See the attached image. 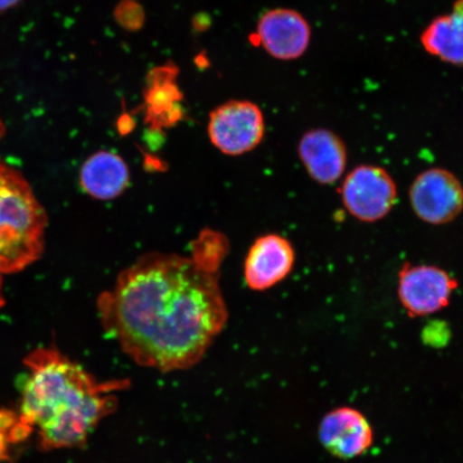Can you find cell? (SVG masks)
Instances as JSON below:
<instances>
[{
    "label": "cell",
    "instance_id": "obj_4",
    "mask_svg": "<svg viewBox=\"0 0 463 463\" xmlns=\"http://www.w3.org/2000/svg\"><path fill=\"white\" fill-rule=\"evenodd\" d=\"M339 193L345 211L364 223L389 216L398 200L397 184L391 174L373 165H357L347 173Z\"/></svg>",
    "mask_w": 463,
    "mask_h": 463
},
{
    "label": "cell",
    "instance_id": "obj_19",
    "mask_svg": "<svg viewBox=\"0 0 463 463\" xmlns=\"http://www.w3.org/2000/svg\"><path fill=\"white\" fill-rule=\"evenodd\" d=\"M453 11L454 13L463 15V0H456Z\"/></svg>",
    "mask_w": 463,
    "mask_h": 463
},
{
    "label": "cell",
    "instance_id": "obj_17",
    "mask_svg": "<svg viewBox=\"0 0 463 463\" xmlns=\"http://www.w3.org/2000/svg\"><path fill=\"white\" fill-rule=\"evenodd\" d=\"M14 426L13 416L8 411L0 410V462H8L11 459L10 448L14 444L11 432Z\"/></svg>",
    "mask_w": 463,
    "mask_h": 463
},
{
    "label": "cell",
    "instance_id": "obj_7",
    "mask_svg": "<svg viewBox=\"0 0 463 463\" xmlns=\"http://www.w3.org/2000/svg\"><path fill=\"white\" fill-rule=\"evenodd\" d=\"M409 200L415 216L430 225L453 222L463 211V186L454 173L431 167L414 178Z\"/></svg>",
    "mask_w": 463,
    "mask_h": 463
},
{
    "label": "cell",
    "instance_id": "obj_2",
    "mask_svg": "<svg viewBox=\"0 0 463 463\" xmlns=\"http://www.w3.org/2000/svg\"><path fill=\"white\" fill-rule=\"evenodd\" d=\"M19 418L36 432L40 449L85 447L90 433L118 407L115 392L129 382H99L54 346L39 347L24 360Z\"/></svg>",
    "mask_w": 463,
    "mask_h": 463
},
{
    "label": "cell",
    "instance_id": "obj_9",
    "mask_svg": "<svg viewBox=\"0 0 463 463\" xmlns=\"http://www.w3.org/2000/svg\"><path fill=\"white\" fill-rule=\"evenodd\" d=\"M317 437L327 453L343 460L366 454L374 442L373 428L366 416L360 410L346 405L323 416Z\"/></svg>",
    "mask_w": 463,
    "mask_h": 463
},
{
    "label": "cell",
    "instance_id": "obj_10",
    "mask_svg": "<svg viewBox=\"0 0 463 463\" xmlns=\"http://www.w3.org/2000/svg\"><path fill=\"white\" fill-rule=\"evenodd\" d=\"M294 247L286 237L266 234L249 249L245 260V280L253 291H266L291 274L295 264Z\"/></svg>",
    "mask_w": 463,
    "mask_h": 463
},
{
    "label": "cell",
    "instance_id": "obj_21",
    "mask_svg": "<svg viewBox=\"0 0 463 463\" xmlns=\"http://www.w3.org/2000/svg\"><path fill=\"white\" fill-rule=\"evenodd\" d=\"M4 126H3V123H2V120H0V137L3 136V133H4Z\"/></svg>",
    "mask_w": 463,
    "mask_h": 463
},
{
    "label": "cell",
    "instance_id": "obj_11",
    "mask_svg": "<svg viewBox=\"0 0 463 463\" xmlns=\"http://www.w3.org/2000/svg\"><path fill=\"white\" fill-rule=\"evenodd\" d=\"M298 153L312 181L331 186L343 178L349 154L345 142L333 130L316 128L305 132Z\"/></svg>",
    "mask_w": 463,
    "mask_h": 463
},
{
    "label": "cell",
    "instance_id": "obj_1",
    "mask_svg": "<svg viewBox=\"0 0 463 463\" xmlns=\"http://www.w3.org/2000/svg\"><path fill=\"white\" fill-rule=\"evenodd\" d=\"M98 310L104 331L131 360L165 373L198 364L229 318L218 273L160 252L121 271Z\"/></svg>",
    "mask_w": 463,
    "mask_h": 463
},
{
    "label": "cell",
    "instance_id": "obj_15",
    "mask_svg": "<svg viewBox=\"0 0 463 463\" xmlns=\"http://www.w3.org/2000/svg\"><path fill=\"white\" fill-rule=\"evenodd\" d=\"M229 251L228 240L222 233L211 230L203 231L193 242V258L207 270L218 273L220 265Z\"/></svg>",
    "mask_w": 463,
    "mask_h": 463
},
{
    "label": "cell",
    "instance_id": "obj_16",
    "mask_svg": "<svg viewBox=\"0 0 463 463\" xmlns=\"http://www.w3.org/2000/svg\"><path fill=\"white\" fill-rule=\"evenodd\" d=\"M118 25L129 32H137L144 26L145 11L137 0H120L114 10Z\"/></svg>",
    "mask_w": 463,
    "mask_h": 463
},
{
    "label": "cell",
    "instance_id": "obj_3",
    "mask_svg": "<svg viewBox=\"0 0 463 463\" xmlns=\"http://www.w3.org/2000/svg\"><path fill=\"white\" fill-rule=\"evenodd\" d=\"M46 216L19 172L0 164V274L15 273L40 257Z\"/></svg>",
    "mask_w": 463,
    "mask_h": 463
},
{
    "label": "cell",
    "instance_id": "obj_5",
    "mask_svg": "<svg viewBox=\"0 0 463 463\" xmlns=\"http://www.w3.org/2000/svg\"><path fill=\"white\" fill-rule=\"evenodd\" d=\"M458 280L436 265H402L398 273L399 303L410 317L438 314L449 307Z\"/></svg>",
    "mask_w": 463,
    "mask_h": 463
},
{
    "label": "cell",
    "instance_id": "obj_18",
    "mask_svg": "<svg viewBox=\"0 0 463 463\" xmlns=\"http://www.w3.org/2000/svg\"><path fill=\"white\" fill-rule=\"evenodd\" d=\"M20 2L21 0H0V13L15 7V5Z\"/></svg>",
    "mask_w": 463,
    "mask_h": 463
},
{
    "label": "cell",
    "instance_id": "obj_20",
    "mask_svg": "<svg viewBox=\"0 0 463 463\" xmlns=\"http://www.w3.org/2000/svg\"><path fill=\"white\" fill-rule=\"evenodd\" d=\"M4 305V298L2 294V274H0V306Z\"/></svg>",
    "mask_w": 463,
    "mask_h": 463
},
{
    "label": "cell",
    "instance_id": "obj_14",
    "mask_svg": "<svg viewBox=\"0 0 463 463\" xmlns=\"http://www.w3.org/2000/svg\"><path fill=\"white\" fill-rule=\"evenodd\" d=\"M420 44L428 54L451 66H463V15H439L420 34Z\"/></svg>",
    "mask_w": 463,
    "mask_h": 463
},
{
    "label": "cell",
    "instance_id": "obj_12",
    "mask_svg": "<svg viewBox=\"0 0 463 463\" xmlns=\"http://www.w3.org/2000/svg\"><path fill=\"white\" fill-rule=\"evenodd\" d=\"M178 67L173 62L149 71L144 91L146 121L155 129L169 128L182 119L183 92L176 80Z\"/></svg>",
    "mask_w": 463,
    "mask_h": 463
},
{
    "label": "cell",
    "instance_id": "obj_8",
    "mask_svg": "<svg viewBox=\"0 0 463 463\" xmlns=\"http://www.w3.org/2000/svg\"><path fill=\"white\" fill-rule=\"evenodd\" d=\"M257 43L278 61H295L309 49L312 32L309 22L298 11L276 8L266 11L260 17Z\"/></svg>",
    "mask_w": 463,
    "mask_h": 463
},
{
    "label": "cell",
    "instance_id": "obj_13",
    "mask_svg": "<svg viewBox=\"0 0 463 463\" xmlns=\"http://www.w3.org/2000/svg\"><path fill=\"white\" fill-rule=\"evenodd\" d=\"M130 184V171L119 155L101 150L91 155L80 171V184L91 198L109 201L118 198Z\"/></svg>",
    "mask_w": 463,
    "mask_h": 463
},
{
    "label": "cell",
    "instance_id": "obj_6",
    "mask_svg": "<svg viewBox=\"0 0 463 463\" xmlns=\"http://www.w3.org/2000/svg\"><path fill=\"white\" fill-rule=\"evenodd\" d=\"M265 120L256 103L231 100L219 106L210 115L208 136L213 146L228 156L251 152L262 142Z\"/></svg>",
    "mask_w": 463,
    "mask_h": 463
}]
</instances>
